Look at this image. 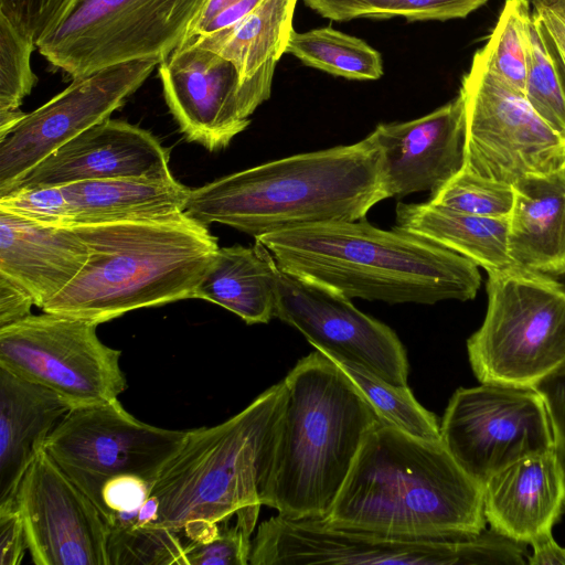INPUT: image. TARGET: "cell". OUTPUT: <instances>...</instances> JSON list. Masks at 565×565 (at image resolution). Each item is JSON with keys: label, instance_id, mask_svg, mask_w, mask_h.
Listing matches in <instances>:
<instances>
[{"label": "cell", "instance_id": "cell-1", "mask_svg": "<svg viewBox=\"0 0 565 565\" xmlns=\"http://www.w3.org/2000/svg\"><path fill=\"white\" fill-rule=\"evenodd\" d=\"M327 524L388 536L455 539L487 529L483 486L441 440L379 423L365 437Z\"/></svg>", "mask_w": 565, "mask_h": 565}, {"label": "cell", "instance_id": "cell-2", "mask_svg": "<svg viewBox=\"0 0 565 565\" xmlns=\"http://www.w3.org/2000/svg\"><path fill=\"white\" fill-rule=\"evenodd\" d=\"M277 266L345 297L391 305L475 299L479 267L431 241L365 218L296 226L260 235Z\"/></svg>", "mask_w": 565, "mask_h": 565}, {"label": "cell", "instance_id": "cell-3", "mask_svg": "<svg viewBox=\"0 0 565 565\" xmlns=\"http://www.w3.org/2000/svg\"><path fill=\"white\" fill-rule=\"evenodd\" d=\"M388 199L379 149L370 136L238 171L191 189L183 212L254 238L285 228L359 221Z\"/></svg>", "mask_w": 565, "mask_h": 565}, {"label": "cell", "instance_id": "cell-4", "mask_svg": "<svg viewBox=\"0 0 565 565\" xmlns=\"http://www.w3.org/2000/svg\"><path fill=\"white\" fill-rule=\"evenodd\" d=\"M286 399L282 380L227 420L188 430L152 484L156 525L182 532L189 541H206L236 515V523L254 532Z\"/></svg>", "mask_w": 565, "mask_h": 565}, {"label": "cell", "instance_id": "cell-5", "mask_svg": "<svg viewBox=\"0 0 565 565\" xmlns=\"http://www.w3.org/2000/svg\"><path fill=\"white\" fill-rule=\"evenodd\" d=\"M71 227L88 247L87 262L41 309L97 324L193 298L218 249L206 225L184 212Z\"/></svg>", "mask_w": 565, "mask_h": 565}, {"label": "cell", "instance_id": "cell-6", "mask_svg": "<svg viewBox=\"0 0 565 565\" xmlns=\"http://www.w3.org/2000/svg\"><path fill=\"white\" fill-rule=\"evenodd\" d=\"M287 399L262 504L288 519L324 520L381 423L348 375L316 350L284 379Z\"/></svg>", "mask_w": 565, "mask_h": 565}, {"label": "cell", "instance_id": "cell-7", "mask_svg": "<svg viewBox=\"0 0 565 565\" xmlns=\"http://www.w3.org/2000/svg\"><path fill=\"white\" fill-rule=\"evenodd\" d=\"M488 305L467 340L480 383L537 387L565 372V284L520 266L488 274Z\"/></svg>", "mask_w": 565, "mask_h": 565}, {"label": "cell", "instance_id": "cell-8", "mask_svg": "<svg viewBox=\"0 0 565 565\" xmlns=\"http://www.w3.org/2000/svg\"><path fill=\"white\" fill-rule=\"evenodd\" d=\"M526 547L491 527L465 537L412 539L277 514L259 524L248 564L523 565Z\"/></svg>", "mask_w": 565, "mask_h": 565}, {"label": "cell", "instance_id": "cell-9", "mask_svg": "<svg viewBox=\"0 0 565 565\" xmlns=\"http://www.w3.org/2000/svg\"><path fill=\"white\" fill-rule=\"evenodd\" d=\"M206 0H70L36 44L72 79L113 65L162 62L185 39Z\"/></svg>", "mask_w": 565, "mask_h": 565}, {"label": "cell", "instance_id": "cell-10", "mask_svg": "<svg viewBox=\"0 0 565 565\" xmlns=\"http://www.w3.org/2000/svg\"><path fill=\"white\" fill-rule=\"evenodd\" d=\"M459 95L466 119L462 169L513 185L565 168V138L475 55Z\"/></svg>", "mask_w": 565, "mask_h": 565}, {"label": "cell", "instance_id": "cell-11", "mask_svg": "<svg viewBox=\"0 0 565 565\" xmlns=\"http://www.w3.org/2000/svg\"><path fill=\"white\" fill-rule=\"evenodd\" d=\"M97 323L44 312L0 329V367L46 387L74 407L118 399L127 388L120 351Z\"/></svg>", "mask_w": 565, "mask_h": 565}, {"label": "cell", "instance_id": "cell-12", "mask_svg": "<svg viewBox=\"0 0 565 565\" xmlns=\"http://www.w3.org/2000/svg\"><path fill=\"white\" fill-rule=\"evenodd\" d=\"M186 434L140 422L115 399L73 407L43 448L99 510L107 480L131 475L153 484Z\"/></svg>", "mask_w": 565, "mask_h": 565}, {"label": "cell", "instance_id": "cell-13", "mask_svg": "<svg viewBox=\"0 0 565 565\" xmlns=\"http://www.w3.org/2000/svg\"><path fill=\"white\" fill-rule=\"evenodd\" d=\"M439 426L447 450L482 486L508 465L557 447L545 399L535 387H459Z\"/></svg>", "mask_w": 565, "mask_h": 565}, {"label": "cell", "instance_id": "cell-14", "mask_svg": "<svg viewBox=\"0 0 565 565\" xmlns=\"http://www.w3.org/2000/svg\"><path fill=\"white\" fill-rule=\"evenodd\" d=\"M277 64L241 82L235 65L185 39L159 63L166 103L188 141L209 151L226 148L270 97Z\"/></svg>", "mask_w": 565, "mask_h": 565}, {"label": "cell", "instance_id": "cell-15", "mask_svg": "<svg viewBox=\"0 0 565 565\" xmlns=\"http://www.w3.org/2000/svg\"><path fill=\"white\" fill-rule=\"evenodd\" d=\"M157 58L102 68L72 83L25 116L0 140V198L41 160L124 106L159 65Z\"/></svg>", "mask_w": 565, "mask_h": 565}, {"label": "cell", "instance_id": "cell-16", "mask_svg": "<svg viewBox=\"0 0 565 565\" xmlns=\"http://www.w3.org/2000/svg\"><path fill=\"white\" fill-rule=\"evenodd\" d=\"M277 276L275 318L297 329L316 350L356 363L392 384L407 385L406 350L388 326L324 285L279 267Z\"/></svg>", "mask_w": 565, "mask_h": 565}, {"label": "cell", "instance_id": "cell-17", "mask_svg": "<svg viewBox=\"0 0 565 565\" xmlns=\"http://www.w3.org/2000/svg\"><path fill=\"white\" fill-rule=\"evenodd\" d=\"M36 565H109V526L93 501L40 449L15 494Z\"/></svg>", "mask_w": 565, "mask_h": 565}, {"label": "cell", "instance_id": "cell-18", "mask_svg": "<svg viewBox=\"0 0 565 565\" xmlns=\"http://www.w3.org/2000/svg\"><path fill=\"white\" fill-rule=\"evenodd\" d=\"M173 177L81 181L22 190L18 212L56 226L157 218L183 212L190 193Z\"/></svg>", "mask_w": 565, "mask_h": 565}, {"label": "cell", "instance_id": "cell-19", "mask_svg": "<svg viewBox=\"0 0 565 565\" xmlns=\"http://www.w3.org/2000/svg\"><path fill=\"white\" fill-rule=\"evenodd\" d=\"M380 152L387 198L438 190L465 163L461 96L409 121L380 124L369 135Z\"/></svg>", "mask_w": 565, "mask_h": 565}, {"label": "cell", "instance_id": "cell-20", "mask_svg": "<svg viewBox=\"0 0 565 565\" xmlns=\"http://www.w3.org/2000/svg\"><path fill=\"white\" fill-rule=\"evenodd\" d=\"M169 159V150L150 131L108 118L41 160L14 190L92 180L166 179L172 177Z\"/></svg>", "mask_w": 565, "mask_h": 565}, {"label": "cell", "instance_id": "cell-21", "mask_svg": "<svg viewBox=\"0 0 565 565\" xmlns=\"http://www.w3.org/2000/svg\"><path fill=\"white\" fill-rule=\"evenodd\" d=\"M487 523L498 533L530 545L552 532L565 513V462L557 447L527 455L483 483Z\"/></svg>", "mask_w": 565, "mask_h": 565}, {"label": "cell", "instance_id": "cell-22", "mask_svg": "<svg viewBox=\"0 0 565 565\" xmlns=\"http://www.w3.org/2000/svg\"><path fill=\"white\" fill-rule=\"evenodd\" d=\"M88 254L73 227L0 210V274L22 287L40 309L78 275Z\"/></svg>", "mask_w": 565, "mask_h": 565}, {"label": "cell", "instance_id": "cell-23", "mask_svg": "<svg viewBox=\"0 0 565 565\" xmlns=\"http://www.w3.org/2000/svg\"><path fill=\"white\" fill-rule=\"evenodd\" d=\"M73 407L55 392L0 367V505L15 503L29 465Z\"/></svg>", "mask_w": 565, "mask_h": 565}, {"label": "cell", "instance_id": "cell-24", "mask_svg": "<svg viewBox=\"0 0 565 565\" xmlns=\"http://www.w3.org/2000/svg\"><path fill=\"white\" fill-rule=\"evenodd\" d=\"M508 250L516 266L565 276V168L513 185Z\"/></svg>", "mask_w": 565, "mask_h": 565}, {"label": "cell", "instance_id": "cell-25", "mask_svg": "<svg viewBox=\"0 0 565 565\" xmlns=\"http://www.w3.org/2000/svg\"><path fill=\"white\" fill-rule=\"evenodd\" d=\"M278 267L259 242L250 247H218L193 298L216 303L247 324L268 323L275 318Z\"/></svg>", "mask_w": 565, "mask_h": 565}, {"label": "cell", "instance_id": "cell-26", "mask_svg": "<svg viewBox=\"0 0 565 565\" xmlns=\"http://www.w3.org/2000/svg\"><path fill=\"white\" fill-rule=\"evenodd\" d=\"M394 227L431 241L488 274L516 266L508 250L509 217H486L425 203H397Z\"/></svg>", "mask_w": 565, "mask_h": 565}, {"label": "cell", "instance_id": "cell-27", "mask_svg": "<svg viewBox=\"0 0 565 565\" xmlns=\"http://www.w3.org/2000/svg\"><path fill=\"white\" fill-rule=\"evenodd\" d=\"M297 0H260L234 26L203 36L189 38L231 61L243 84L269 64H277L292 29Z\"/></svg>", "mask_w": 565, "mask_h": 565}, {"label": "cell", "instance_id": "cell-28", "mask_svg": "<svg viewBox=\"0 0 565 565\" xmlns=\"http://www.w3.org/2000/svg\"><path fill=\"white\" fill-rule=\"evenodd\" d=\"M286 53L307 66L349 79L373 81L384 73L383 60L376 50L330 26L302 33L294 30Z\"/></svg>", "mask_w": 565, "mask_h": 565}, {"label": "cell", "instance_id": "cell-29", "mask_svg": "<svg viewBox=\"0 0 565 565\" xmlns=\"http://www.w3.org/2000/svg\"><path fill=\"white\" fill-rule=\"evenodd\" d=\"M326 355L348 375L382 423L415 437L441 440L436 416L417 402L407 385L392 384L356 363Z\"/></svg>", "mask_w": 565, "mask_h": 565}, {"label": "cell", "instance_id": "cell-30", "mask_svg": "<svg viewBox=\"0 0 565 565\" xmlns=\"http://www.w3.org/2000/svg\"><path fill=\"white\" fill-rule=\"evenodd\" d=\"M532 4L530 0H505L486 44L477 56L512 89L524 94Z\"/></svg>", "mask_w": 565, "mask_h": 565}, {"label": "cell", "instance_id": "cell-31", "mask_svg": "<svg viewBox=\"0 0 565 565\" xmlns=\"http://www.w3.org/2000/svg\"><path fill=\"white\" fill-rule=\"evenodd\" d=\"M524 96L537 115L565 138V78L551 41L533 11Z\"/></svg>", "mask_w": 565, "mask_h": 565}, {"label": "cell", "instance_id": "cell-32", "mask_svg": "<svg viewBox=\"0 0 565 565\" xmlns=\"http://www.w3.org/2000/svg\"><path fill=\"white\" fill-rule=\"evenodd\" d=\"M488 0H303L318 14L334 21L402 17L408 21L461 19Z\"/></svg>", "mask_w": 565, "mask_h": 565}, {"label": "cell", "instance_id": "cell-33", "mask_svg": "<svg viewBox=\"0 0 565 565\" xmlns=\"http://www.w3.org/2000/svg\"><path fill=\"white\" fill-rule=\"evenodd\" d=\"M109 565H188L179 532L161 525L109 529Z\"/></svg>", "mask_w": 565, "mask_h": 565}, {"label": "cell", "instance_id": "cell-34", "mask_svg": "<svg viewBox=\"0 0 565 565\" xmlns=\"http://www.w3.org/2000/svg\"><path fill=\"white\" fill-rule=\"evenodd\" d=\"M514 201L513 186L465 169L430 194L431 204L486 217H509Z\"/></svg>", "mask_w": 565, "mask_h": 565}, {"label": "cell", "instance_id": "cell-35", "mask_svg": "<svg viewBox=\"0 0 565 565\" xmlns=\"http://www.w3.org/2000/svg\"><path fill=\"white\" fill-rule=\"evenodd\" d=\"M36 44L0 13V115L21 111L23 99L30 95L36 75L31 55Z\"/></svg>", "mask_w": 565, "mask_h": 565}, {"label": "cell", "instance_id": "cell-36", "mask_svg": "<svg viewBox=\"0 0 565 565\" xmlns=\"http://www.w3.org/2000/svg\"><path fill=\"white\" fill-rule=\"evenodd\" d=\"M206 541H189L185 547L188 565H246L249 561L252 532L239 524L227 526Z\"/></svg>", "mask_w": 565, "mask_h": 565}, {"label": "cell", "instance_id": "cell-37", "mask_svg": "<svg viewBox=\"0 0 565 565\" xmlns=\"http://www.w3.org/2000/svg\"><path fill=\"white\" fill-rule=\"evenodd\" d=\"M70 0H0V13L35 44L60 18Z\"/></svg>", "mask_w": 565, "mask_h": 565}, {"label": "cell", "instance_id": "cell-38", "mask_svg": "<svg viewBox=\"0 0 565 565\" xmlns=\"http://www.w3.org/2000/svg\"><path fill=\"white\" fill-rule=\"evenodd\" d=\"M152 483L125 475L107 480L100 491V513L108 526L114 516L138 510L150 495Z\"/></svg>", "mask_w": 565, "mask_h": 565}, {"label": "cell", "instance_id": "cell-39", "mask_svg": "<svg viewBox=\"0 0 565 565\" xmlns=\"http://www.w3.org/2000/svg\"><path fill=\"white\" fill-rule=\"evenodd\" d=\"M28 548L17 503L0 505V565H18Z\"/></svg>", "mask_w": 565, "mask_h": 565}, {"label": "cell", "instance_id": "cell-40", "mask_svg": "<svg viewBox=\"0 0 565 565\" xmlns=\"http://www.w3.org/2000/svg\"><path fill=\"white\" fill-rule=\"evenodd\" d=\"M531 4L551 41L565 78V0H532Z\"/></svg>", "mask_w": 565, "mask_h": 565}, {"label": "cell", "instance_id": "cell-41", "mask_svg": "<svg viewBox=\"0 0 565 565\" xmlns=\"http://www.w3.org/2000/svg\"><path fill=\"white\" fill-rule=\"evenodd\" d=\"M536 388L545 399L556 446L565 462V372L546 380Z\"/></svg>", "mask_w": 565, "mask_h": 565}, {"label": "cell", "instance_id": "cell-42", "mask_svg": "<svg viewBox=\"0 0 565 565\" xmlns=\"http://www.w3.org/2000/svg\"><path fill=\"white\" fill-rule=\"evenodd\" d=\"M33 298L18 284L0 274V329L31 315Z\"/></svg>", "mask_w": 565, "mask_h": 565}, {"label": "cell", "instance_id": "cell-43", "mask_svg": "<svg viewBox=\"0 0 565 565\" xmlns=\"http://www.w3.org/2000/svg\"><path fill=\"white\" fill-rule=\"evenodd\" d=\"M259 1L260 0H241L231 4L218 12L191 38L213 34L234 26L245 18L259 3Z\"/></svg>", "mask_w": 565, "mask_h": 565}, {"label": "cell", "instance_id": "cell-44", "mask_svg": "<svg viewBox=\"0 0 565 565\" xmlns=\"http://www.w3.org/2000/svg\"><path fill=\"white\" fill-rule=\"evenodd\" d=\"M532 554L526 563L531 565H565V547L553 537L552 532L541 535L530 543Z\"/></svg>", "mask_w": 565, "mask_h": 565}, {"label": "cell", "instance_id": "cell-45", "mask_svg": "<svg viewBox=\"0 0 565 565\" xmlns=\"http://www.w3.org/2000/svg\"><path fill=\"white\" fill-rule=\"evenodd\" d=\"M241 0H206L200 14L191 25L186 38L193 36L202 26H204L218 12Z\"/></svg>", "mask_w": 565, "mask_h": 565}]
</instances>
